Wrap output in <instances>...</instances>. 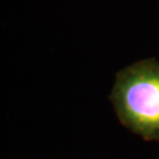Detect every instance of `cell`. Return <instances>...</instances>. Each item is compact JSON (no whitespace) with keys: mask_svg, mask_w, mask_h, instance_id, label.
I'll list each match as a JSON object with an SVG mask.
<instances>
[{"mask_svg":"<svg viewBox=\"0 0 159 159\" xmlns=\"http://www.w3.org/2000/svg\"><path fill=\"white\" fill-rule=\"evenodd\" d=\"M120 124L146 142H159V61L143 59L116 74L110 93Z\"/></svg>","mask_w":159,"mask_h":159,"instance_id":"obj_1","label":"cell"}]
</instances>
